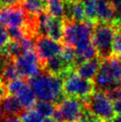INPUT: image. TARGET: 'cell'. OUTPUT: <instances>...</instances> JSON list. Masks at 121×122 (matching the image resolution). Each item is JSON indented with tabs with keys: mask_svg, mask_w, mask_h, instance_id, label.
I'll return each mask as SVG.
<instances>
[{
	"mask_svg": "<svg viewBox=\"0 0 121 122\" xmlns=\"http://www.w3.org/2000/svg\"><path fill=\"white\" fill-rule=\"evenodd\" d=\"M63 80L44 71L30 78V86L40 101H46L58 105L65 97L62 92Z\"/></svg>",
	"mask_w": 121,
	"mask_h": 122,
	"instance_id": "cell-1",
	"label": "cell"
},
{
	"mask_svg": "<svg viewBox=\"0 0 121 122\" xmlns=\"http://www.w3.org/2000/svg\"><path fill=\"white\" fill-rule=\"evenodd\" d=\"M95 90L108 91L121 86V57H111L100 60V66L94 79Z\"/></svg>",
	"mask_w": 121,
	"mask_h": 122,
	"instance_id": "cell-2",
	"label": "cell"
},
{
	"mask_svg": "<svg viewBox=\"0 0 121 122\" xmlns=\"http://www.w3.org/2000/svg\"><path fill=\"white\" fill-rule=\"evenodd\" d=\"M63 40L65 46L77 48L93 42L94 23L90 21H72L64 20Z\"/></svg>",
	"mask_w": 121,
	"mask_h": 122,
	"instance_id": "cell-3",
	"label": "cell"
},
{
	"mask_svg": "<svg viewBox=\"0 0 121 122\" xmlns=\"http://www.w3.org/2000/svg\"><path fill=\"white\" fill-rule=\"evenodd\" d=\"M117 27L113 23H105L96 21L93 27V43L97 51V56L100 60L111 57L112 41Z\"/></svg>",
	"mask_w": 121,
	"mask_h": 122,
	"instance_id": "cell-4",
	"label": "cell"
},
{
	"mask_svg": "<svg viewBox=\"0 0 121 122\" xmlns=\"http://www.w3.org/2000/svg\"><path fill=\"white\" fill-rule=\"evenodd\" d=\"M81 102L85 109L101 122L111 121L116 115L112 102L103 91L94 90L92 95Z\"/></svg>",
	"mask_w": 121,
	"mask_h": 122,
	"instance_id": "cell-5",
	"label": "cell"
},
{
	"mask_svg": "<svg viewBox=\"0 0 121 122\" xmlns=\"http://www.w3.org/2000/svg\"><path fill=\"white\" fill-rule=\"evenodd\" d=\"M62 80V92L65 97H75L84 100L95 90L94 82L82 78L75 71L66 75Z\"/></svg>",
	"mask_w": 121,
	"mask_h": 122,
	"instance_id": "cell-6",
	"label": "cell"
},
{
	"mask_svg": "<svg viewBox=\"0 0 121 122\" xmlns=\"http://www.w3.org/2000/svg\"><path fill=\"white\" fill-rule=\"evenodd\" d=\"M19 76L23 79H30L42 71V65L36 52H24L14 59Z\"/></svg>",
	"mask_w": 121,
	"mask_h": 122,
	"instance_id": "cell-7",
	"label": "cell"
},
{
	"mask_svg": "<svg viewBox=\"0 0 121 122\" xmlns=\"http://www.w3.org/2000/svg\"><path fill=\"white\" fill-rule=\"evenodd\" d=\"M35 48L41 65H43L45 61L60 55L62 49V45L50 37L42 36L37 38Z\"/></svg>",
	"mask_w": 121,
	"mask_h": 122,
	"instance_id": "cell-8",
	"label": "cell"
},
{
	"mask_svg": "<svg viewBox=\"0 0 121 122\" xmlns=\"http://www.w3.org/2000/svg\"><path fill=\"white\" fill-rule=\"evenodd\" d=\"M57 106L62 114L64 122H77L86 111L81 100L75 97H64Z\"/></svg>",
	"mask_w": 121,
	"mask_h": 122,
	"instance_id": "cell-9",
	"label": "cell"
},
{
	"mask_svg": "<svg viewBox=\"0 0 121 122\" xmlns=\"http://www.w3.org/2000/svg\"><path fill=\"white\" fill-rule=\"evenodd\" d=\"M27 20V14L20 6L5 7L0 10V24L8 29L24 28Z\"/></svg>",
	"mask_w": 121,
	"mask_h": 122,
	"instance_id": "cell-10",
	"label": "cell"
},
{
	"mask_svg": "<svg viewBox=\"0 0 121 122\" xmlns=\"http://www.w3.org/2000/svg\"><path fill=\"white\" fill-rule=\"evenodd\" d=\"M97 21L105 23H113L118 14L108 0H96Z\"/></svg>",
	"mask_w": 121,
	"mask_h": 122,
	"instance_id": "cell-11",
	"label": "cell"
},
{
	"mask_svg": "<svg viewBox=\"0 0 121 122\" xmlns=\"http://www.w3.org/2000/svg\"><path fill=\"white\" fill-rule=\"evenodd\" d=\"M99 66H100V59L95 57L94 59L82 62L81 64L75 68L74 71L82 78L94 82V79L99 70Z\"/></svg>",
	"mask_w": 121,
	"mask_h": 122,
	"instance_id": "cell-12",
	"label": "cell"
},
{
	"mask_svg": "<svg viewBox=\"0 0 121 122\" xmlns=\"http://www.w3.org/2000/svg\"><path fill=\"white\" fill-rule=\"evenodd\" d=\"M0 107L6 117H19L25 111L15 95H7L0 102Z\"/></svg>",
	"mask_w": 121,
	"mask_h": 122,
	"instance_id": "cell-13",
	"label": "cell"
},
{
	"mask_svg": "<svg viewBox=\"0 0 121 122\" xmlns=\"http://www.w3.org/2000/svg\"><path fill=\"white\" fill-rule=\"evenodd\" d=\"M63 28L64 20L63 19H59L51 16L45 27V37H48L55 41L62 40L63 37Z\"/></svg>",
	"mask_w": 121,
	"mask_h": 122,
	"instance_id": "cell-14",
	"label": "cell"
},
{
	"mask_svg": "<svg viewBox=\"0 0 121 122\" xmlns=\"http://www.w3.org/2000/svg\"><path fill=\"white\" fill-rule=\"evenodd\" d=\"M64 20H72V21H86V14L83 3L80 1H76L73 3L66 4V11L64 15Z\"/></svg>",
	"mask_w": 121,
	"mask_h": 122,
	"instance_id": "cell-15",
	"label": "cell"
},
{
	"mask_svg": "<svg viewBox=\"0 0 121 122\" xmlns=\"http://www.w3.org/2000/svg\"><path fill=\"white\" fill-rule=\"evenodd\" d=\"M18 77H19V73L17 71L14 59L8 58L0 69V80L6 86L11 81L19 78Z\"/></svg>",
	"mask_w": 121,
	"mask_h": 122,
	"instance_id": "cell-16",
	"label": "cell"
},
{
	"mask_svg": "<svg viewBox=\"0 0 121 122\" xmlns=\"http://www.w3.org/2000/svg\"><path fill=\"white\" fill-rule=\"evenodd\" d=\"M15 96L19 100L20 103L25 111L30 110V109H33L35 104L37 103V96L35 95L34 92L30 88V85H28L27 83L17 93Z\"/></svg>",
	"mask_w": 121,
	"mask_h": 122,
	"instance_id": "cell-17",
	"label": "cell"
},
{
	"mask_svg": "<svg viewBox=\"0 0 121 122\" xmlns=\"http://www.w3.org/2000/svg\"><path fill=\"white\" fill-rule=\"evenodd\" d=\"M21 8L27 14L37 16L45 10V0H21Z\"/></svg>",
	"mask_w": 121,
	"mask_h": 122,
	"instance_id": "cell-18",
	"label": "cell"
},
{
	"mask_svg": "<svg viewBox=\"0 0 121 122\" xmlns=\"http://www.w3.org/2000/svg\"><path fill=\"white\" fill-rule=\"evenodd\" d=\"M45 9L51 16L59 19H64L66 5L63 0H45Z\"/></svg>",
	"mask_w": 121,
	"mask_h": 122,
	"instance_id": "cell-19",
	"label": "cell"
},
{
	"mask_svg": "<svg viewBox=\"0 0 121 122\" xmlns=\"http://www.w3.org/2000/svg\"><path fill=\"white\" fill-rule=\"evenodd\" d=\"M56 105L51 102H46V101H38L34 106V109L40 114L43 118H50L53 116Z\"/></svg>",
	"mask_w": 121,
	"mask_h": 122,
	"instance_id": "cell-20",
	"label": "cell"
},
{
	"mask_svg": "<svg viewBox=\"0 0 121 122\" xmlns=\"http://www.w3.org/2000/svg\"><path fill=\"white\" fill-rule=\"evenodd\" d=\"M60 56L67 66L73 68L75 70V61H76L77 54H76L74 48L70 46H62Z\"/></svg>",
	"mask_w": 121,
	"mask_h": 122,
	"instance_id": "cell-21",
	"label": "cell"
},
{
	"mask_svg": "<svg viewBox=\"0 0 121 122\" xmlns=\"http://www.w3.org/2000/svg\"><path fill=\"white\" fill-rule=\"evenodd\" d=\"M85 8V14L87 21L94 23L97 21V14H96V0H89L83 3Z\"/></svg>",
	"mask_w": 121,
	"mask_h": 122,
	"instance_id": "cell-22",
	"label": "cell"
},
{
	"mask_svg": "<svg viewBox=\"0 0 121 122\" xmlns=\"http://www.w3.org/2000/svg\"><path fill=\"white\" fill-rule=\"evenodd\" d=\"M20 121L21 122H43L44 118L35 110L30 109L24 111L20 115Z\"/></svg>",
	"mask_w": 121,
	"mask_h": 122,
	"instance_id": "cell-23",
	"label": "cell"
},
{
	"mask_svg": "<svg viewBox=\"0 0 121 122\" xmlns=\"http://www.w3.org/2000/svg\"><path fill=\"white\" fill-rule=\"evenodd\" d=\"M26 85L25 79L23 78H17L14 79L6 85V89L8 92V95H16V94L20 91L24 86Z\"/></svg>",
	"mask_w": 121,
	"mask_h": 122,
	"instance_id": "cell-24",
	"label": "cell"
},
{
	"mask_svg": "<svg viewBox=\"0 0 121 122\" xmlns=\"http://www.w3.org/2000/svg\"><path fill=\"white\" fill-rule=\"evenodd\" d=\"M112 54L115 56L121 57V29L118 27L112 41Z\"/></svg>",
	"mask_w": 121,
	"mask_h": 122,
	"instance_id": "cell-25",
	"label": "cell"
},
{
	"mask_svg": "<svg viewBox=\"0 0 121 122\" xmlns=\"http://www.w3.org/2000/svg\"><path fill=\"white\" fill-rule=\"evenodd\" d=\"M7 30H8L9 37L12 38V40L19 41L25 37L23 28H11V29H8Z\"/></svg>",
	"mask_w": 121,
	"mask_h": 122,
	"instance_id": "cell-26",
	"label": "cell"
},
{
	"mask_svg": "<svg viewBox=\"0 0 121 122\" xmlns=\"http://www.w3.org/2000/svg\"><path fill=\"white\" fill-rule=\"evenodd\" d=\"M104 93L111 102H114L116 101L119 100V99H121V86L115 87L113 89L105 91Z\"/></svg>",
	"mask_w": 121,
	"mask_h": 122,
	"instance_id": "cell-27",
	"label": "cell"
},
{
	"mask_svg": "<svg viewBox=\"0 0 121 122\" xmlns=\"http://www.w3.org/2000/svg\"><path fill=\"white\" fill-rule=\"evenodd\" d=\"M9 38L10 37L6 28H5V26L0 24V51L8 44Z\"/></svg>",
	"mask_w": 121,
	"mask_h": 122,
	"instance_id": "cell-28",
	"label": "cell"
},
{
	"mask_svg": "<svg viewBox=\"0 0 121 122\" xmlns=\"http://www.w3.org/2000/svg\"><path fill=\"white\" fill-rule=\"evenodd\" d=\"M21 0H0V5L5 7L17 6L20 4Z\"/></svg>",
	"mask_w": 121,
	"mask_h": 122,
	"instance_id": "cell-29",
	"label": "cell"
},
{
	"mask_svg": "<svg viewBox=\"0 0 121 122\" xmlns=\"http://www.w3.org/2000/svg\"><path fill=\"white\" fill-rule=\"evenodd\" d=\"M7 95H8V92H7V89H6V86L5 85L4 83H2L1 80H0V102H1Z\"/></svg>",
	"mask_w": 121,
	"mask_h": 122,
	"instance_id": "cell-30",
	"label": "cell"
},
{
	"mask_svg": "<svg viewBox=\"0 0 121 122\" xmlns=\"http://www.w3.org/2000/svg\"><path fill=\"white\" fill-rule=\"evenodd\" d=\"M113 105V109L116 114H121V99L116 101V102H112Z\"/></svg>",
	"mask_w": 121,
	"mask_h": 122,
	"instance_id": "cell-31",
	"label": "cell"
},
{
	"mask_svg": "<svg viewBox=\"0 0 121 122\" xmlns=\"http://www.w3.org/2000/svg\"><path fill=\"white\" fill-rule=\"evenodd\" d=\"M2 122H21L19 117H5Z\"/></svg>",
	"mask_w": 121,
	"mask_h": 122,
	"instance_id": "cell-32",
	"label": "cell"
},
{
	"mask_svg": "<svg viewBox=\"0 0 121 122\" xmlns=\"http://www.w3.org/2000/svg\"><path fill=\"white\" fill-rule=\"evenodd\" d=\"M114 24L118 28L121 29V13H119L118 14V16H117V18H116V20L114 21Z\"/></svg>",
	"mask_w": 121,
	"mask_h": 122,
	"instance_id": "cell-33",
	"label": "cell"
},
{
	"mask_svg": "<svg viewBox=\"0 0 121 122\" xmlns=\"http://www.w3.org/2000/svg\"><path fill=\"white\" fill-rule=\"evenodd\" d=\"M5 119V115H4L3 113V111H2V109L0 107V122L3 121V119Z\"/></svg>",
	"mask_w": 121,
	"mask_h": 122,
	"instance_id": "cell-34",
	"label": "cell"
},
{
	"mask_svg": "<svg viewBox=\"0 0 121 122\" xmlns=\"http://www.w3.org/2000/svg\"><path fill=\"white\" fill-rule=\"evenodd\" d=\"M43 122H57L56 120H54V119H51V118H46V119H44Z\"/></svg>",
	"mask_w": 121,
	"mask_h": 122,
	"instance_id": "cell-35",
	"label": "cell"
},
{
	"mask_svg": "<svg viewBox=\"0 0 121 122\" xmlns=\"http://www.w3.org/2000/svg\"><path fill=\"white\" fill-rule=\"evenodd\" d=\"M64 2L66 4H69V3H73V2H76V1H78V0H63Z\"/></svg>",
	"mask_w": 121,
	"mask_h": 122,
	"instance_id": "cell-36",
	"label": "cell"
},
{
	"mask_svg": "<svg viewBox=\"0 0 121 122\" xmlns=\"http://www.w3.org/2000/svg\"><path fill=\"white\" fill-rule=\"evenodd\" d=\"M78 1H80L81 3H85V2H86V1H89V0H78Z\"/></svg>",
	"mask_w": 121,
	"mask_h": 122,
	"instance_id": "cell-37",
	"label": "cell"
}]
</instances>
